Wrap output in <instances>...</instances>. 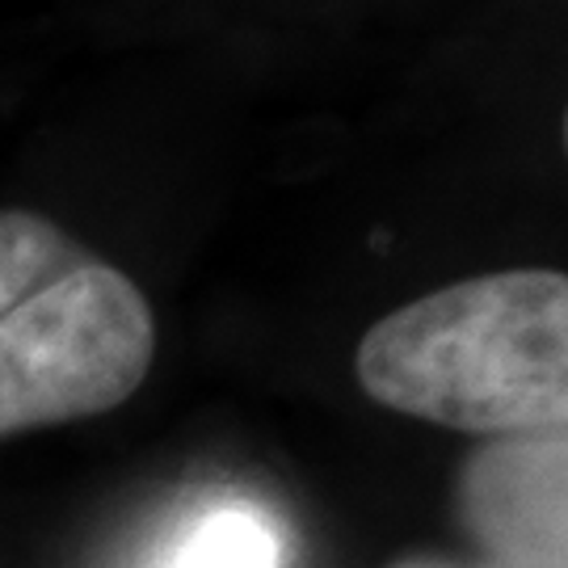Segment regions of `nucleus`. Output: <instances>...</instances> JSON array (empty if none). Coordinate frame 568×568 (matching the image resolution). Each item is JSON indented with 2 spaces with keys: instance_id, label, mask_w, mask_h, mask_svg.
I'll use <instances>...</instances> for the list:
<instances>
[{
  "instance_id": "f257e3e1",
  "label": "nucleus",
  "mask_w": 568,
  "mask_h": 568,
  "mask_svg": "<svg viewBox=\"0 0 568 568\" xmlns=\"http://www.w3.org/2000/svg\"><path fill=\"white\" fill-rule=\"evenodd\" d=\"M363 392L434 426L497 438L568 434V274L501 270L429 291L366 328Z\"/></svg>"
},
{
  "instance_id": "f03ea898",
  "label": "nucleus",
  "mask_w": 568,
  "mask_h": 568,
  "mask_svg": "<svg viewBox=\"0 0 568 568\" xmlns=\"http://www.w3.org/2000/svg\"><path fill=\"white\" fill-rule=\"evenodd\" d=\"M156 321L122 270L34 211H0V438L131 400Z\"/></svg>"
},
{
  "instance_id": "7ed1b4c3",
  "label": "nucleus",
  "mask_w": 568,
  "mask_h": 568,
  "mask_svg": "<svg viewBox=\"0 0 568 568\" xmlns=\"http://www.w3.org/2000/svg\"><path fill=\"white\" fill-rule=\"evenodd\" d=\"M459 523L493 568H568V434L485 443L459 476Z\"/></svg>"
},
{
  "instance_id": "20e7f679",
  "label": "nucleus",
  "mask_w": 568,
  "mask_h": 568,
  "mask_svg": "<svg viewBox=\"0 0 568 568\" xmlns=\"http://www.w3.org/2000/svg\"><path fill=\"white\" fill-rule=\"evenodd\" d=\"M164 568H278V535L253 509H215L185 530Z\"/></svg>"
},
{
  "instance_id": "39448f33",
  "label": "nucleus",
  "mask_w": 568,
  "mask_h": 568,
  "mask_svg": "<svg viewBox=\"0 0 568 568\" xmlns=\"http://www.w3.org/2000/svg\"><path fill=\"white\" fill-rule=\"evenodd\" d=\"M392 568H443V565H429V560H405V565H392Z\"/></svg>"
},
{
  "instance_id": "423d86ee",
  "label": "nucleus",
  "mask_w": 568,
  "mask_h": 568,
  "mask_svg": "<svg viewBox=\"0 0 568 568\" xmlns=\"http://www.w3.org/2000/svg\"><path fill=\"white\" fill-rule=\"evenodd\" d=\"M565 140H568V114H565Z\"/></svg>"
}]
</instances>
